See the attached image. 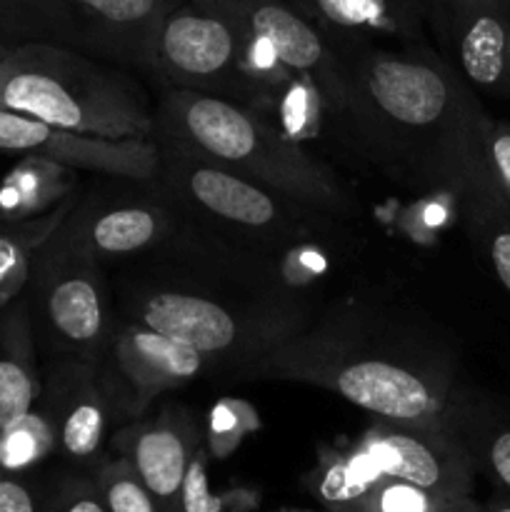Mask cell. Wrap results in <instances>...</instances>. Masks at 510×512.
Segmentation results:
<instances>
[{
    "label": "cell",
    "mask_w": 510,
    "mask_h": 512,
    "mask_svg": "<svg viewBox=\"0 0 510 512\" xmlns=\"http://www.w3.org/2000/svg\"><path fill=\"white\" fill-rule=\"evenodd\" d=\"M485 160H488L495 200L510 215V123L490 120L488 138H485Z\"/></svg>",
    "instance_id": "28"
},
{
    "label": "cell",
    "mask_w": 510,
    "mask_h": 512,
    "mask_svg": "<svg viewBox=\"0 0 510 512\" xmlns=\"http://www.w3.org/2000/svg\"><path fill=\"white\" fill-rule=\"evenodd\" d=\"M303 315L288 305L250 310L188 290H153L138 305L135 323L188 345L203 360H235L253 365L298 338Z\"/></svg>",
    "instance_id": "7"
},
{
    "label": "cell",
    "mask_w": 510,
    "mask_h": 512,
    "mask_svg": "<svg viewBox=\"0 0 510 512\" xmlns=\"http://www.w3.org/2000/svg\"><path fill=\"white\" fill-rule=\"evenodd\" d=\"M0 108L110 140H148L155 133V113L133 70L55 45L5 50Z\"/></svg>",
    "instance_id": "4"
},
{
    "label": "cell",
    "mask_w": 510,
    "mask_h": 512,
    "mask_svg": "<svg viewBox=\"0 0 510 512\" xmlns=\"http://www.w3.org/2000/svg\"><path fill=\"white\" fill-rule=\"evenodd\" d=\"M158 153V175H163L165 185L173 190V198L228 228L268 235L275 243H283L298 235L318 233L320 215H328L195 155L160 145Z\"/></svg>",
    "instance_id": "8"
},
{
    "label": "cell",
    "mask_w": 510,
    "mask_h": 512,
    "mask_svg": "<svg viewBox=\"0 0 510 512\" xmlns=\"http://www.w3.org/2000/svg\"><path fill=\"white\" fill-rule=\"evenodd\" d=\"M43 408L55 430V448L70 460H93L108 430L110 400L93 360H65L50 375Z\"/></svg>",
    "instance_id": "16"
},
{
    "label": "cell",
    "mask_w": 510,
    "mask_h": 512,
    "mask_svg": "<svg viewBox=\"0 0 510 512\" xmlns=\"http://www.w3.org/2000/svg\"><path fill=\"white\" fill-rule=\"evenodd\" d=\"M243 373L320 385L383 423L455 430L463 418L448 365L368 335H298Z\"/></svg>",
    "instance_id": "2"
},
{
    "label": "cell",
    "mask_w": 510,
    "mask_h": 512,
    "mask_svg": "<svg viewBox=\"0 0 510 512\" xmlns=\"http://www.w3.org/2000/svg\"><path fill=\"white\" fill-rule=\"evenodd\" d=\"M205 10L223 15L243 33L258 53L278 60L298 80L318 93L328 115L340 113L338 55L318 28L290 0H190Z\"/></svg>",
    "instance_id": "9"
},
{
    "label": "cell",
    "mask_w": 510,
    "mask_h": 512,
    "mask_svg": "<svg viewBox=\"0 0 510 512\" xmlns=\"http://www.w3.org/2000/svg\"><path fill=\"white\" fill-rule=\"evenodd\" d=\"M440 28L470 88L510 98V0H435Z\"/></svg>",
    "instance_id": "14"
},
{
    "label": "cell",
    "mask_w": 510,
    "mask_h": 512,
    "mask_svg": "<svg viewBox=\"0 0 510 512\" xmlns=\"http://www.w3.org/2000/svg\"><path fill=\"white\" fill-rule=\"evenodd\" d=\"M40 303L58 340L80 353H93L105 343V290L95 258L75 248L63 233H53L38 255Z\"/></svg>",
    "instance_id": "13"
},
{
    "label": "cell",
    "mask_w": 510,
    "mask_h": 512,
    "mask_svg": "<svg viewBox=\"0 0 510 512\" xmlns=\"http://www.w3.org/2000/svg\"><path fill=\"white\" fill-rule=\"evenodd\" d=\"M63 165L38 158H23L0 183V218L5 223H23L45 208L60 193Z\"/></svg>",
    "instance_id": "19"
},
{
    "label": "cell",
    "mask_w": 510,
    "mask_h": 512,
    "mask_svg": "<svg viewBox=\"0 0 510 512\" xmlns=\"http://www.w3.org/2000/svg\"><path fill=\"white\" fill-rule=\"evenodd\" d=\"M155 140L220 165L263 188L335 215H353L355 203L320 160L270 125L255 110L200 90L170 88L155 110Z\"/></svg>",
    "instance_id": "3"
},
{
    "label": "cell",
    "mask_w": 510,
    "mask_h": 512,
    "mask_svg": "<svg viewBox=\"0 0 510 512\" xmlns=\"http://www.w3.org/2000/svg\"><path fill=\"white\" fill-rule=\"evenodd\" d=\"M45 512H110L100 495L98 485L80 478H68L58 485L50 498H45Z\"/></svg>",
    "instance_id": "29"
},
{
    "label": "cell",
    "mask_w": 510,
    "mask_h": 512,
    "mask_svg": "<svg viewBox=\"0 0 510 512\" xmlns=\"http://www.w3.org/2000/svg\"><path fill=\"white\" fill-rule=\"evenodd\" d=\"M218 500L210 495L208 475H205L203 453H195L185 473L183 488H180L178 510L175 512H218Z\"/></svg>",
    "instance_id": "30"
},
{
    "label": "cell",
    "mask_w": 510,
    "mask_h": 512,
    "mask_svg": "<svg viewBox=\"0 0 510 512\" xmlns=\"http://www.w3.org/2000/svg\"><path fill=\"white\" fill-rule=\"evenodd\" d=\"M0 150L115 178L150 180L160 170L158 145L150 140H110L73 133L8 108H0Z\"/></svg>",
    "instance_id": "11"
},
{
    "label": "cell",
    "mask_w": 510,
    "mask_h": 512,
    "mask_svg": "<svg viewBox=\"0 0 510 512\" xmlns=\"http://www.w3.org/2000/svg\"><path fill=\"white\" fill-rule=\"evenodd\" d=\"M0 512H45V498L20 473L0 468Z\"/></svg>",
    "instance_id": "31"
},
{
    "label": "cell",
    "mask_w": 510,
    "mask_h": 512,
    "mask_svg": "<svg viewBox=\"0 0 510 512\" xmlns=\"http://www.w3.org/2000/svg\"><path fill=\"white\" fill-rule=\"evenodd\" d=\"M440 512H483V505L470 500V495H458V498H448Z\"/></svg>",
    "instance_id": "32"
},
{
    "label": "cell",
    "mask_w": 510,
    "mask_h": 512,
    "mask_svg": "<svg viewBox=\"0 0 510 512\" xmlns=\"http://www.w3.org/2000/svg\"><path fill=\"white\" fill-rule=\"evenodd\" d=\"M380 473L363 450L335 455L325 463L318 478V495L328 508L338 512H363L365 498Z\"/></svg>",
    "instance_id": "21"
},
{
    "label": "cell",
    "mask_w": 510,
    "mask_h": 512,
    "mask_svg": "<svg viewBox=\"0 0 510 512\" xmlns=\"http://www.w3.org/2000/svg\"><path fill=\"white\" fill-rule=\"evenodd\" d=\"M483 512H510V495L498 493L490 503L483 505Z\"/></svg>",
    "instance_id": "33"
},
{
    "label": "cell",
    "mask_w": 510,
    "mask_h": 512,
    "mask_svg": "<svg viewBox=\"0 0 510 512\" xmlns=\"http://www.w3.org/2000/svg\"><path fill=\"white\" fill-rule=\"evenodd\" d=\"M163 230V213L143 205H123L93 220H78L75 230H60L75 248L95 255H130L155 243Z\"/></svg>",
    "instance_id": "18"
},
{
    "label": "cell",
    "mask_w": 510,
    "mask_h": 512,
    "mask_svg": "<svg viewBox=\"0 0 510 512\" xmlns=\"http://www.w3.org/2000/svg\"><path fill=\"white\" fill-rule=\"evenodd\" d=\"M98 490L110 512H160L128 458L100 470Z\"/></svg>",
    "instance_id": "24"
},
{
    "label": "cell",
    "mask_w": 510,
    "mask_h": 512,
    "mask_svg": "<svg viewBox=\"0 0 510 512\" xmlns=\"http://www.w3.org/2000/svg\"><path fill=\"white\" fill-rule=\"evenodd\" d=\"M380 475L405 480L443 498L470 495L475 458L465 440L450 428L433 425H398L378 420L360 440Z\"/></svg>",
    "instance_id": "10"
},
{
    "label": "cell",
    "mask_w": 510,
    "mask_h": 512,
    "mask_svg": "<svg viewBox=\"0 0 510 512\" xmlns=\"http://www.w3.org/2000/svg\"><path fill=\"white\" fill-rule=\"evenodd\" d=\"M150 75L168 90H200L255 113L273 103L280 83L295 78L275 60L258 58L230 20L190 0L175 3L160 20Z\"/></svg>",
    "instance_id": "5"
},
{
    "label": "cell",
    "mask_w": 510,
    "mask_h": 512,
    "mask_svg": "<svg viewBox=\"0 0 510 512\" xmlns=\"http://www.w3.org/2000/svg\"><path fill=\"white\" fill-rule=\"evenodd\" d=\"M338 118L393 178L495 203L485 160L490 118L453 65L423 43L365 45L335 53Z\"/></svg>",
    "instance_id": "1"
},
{
    "label": "cell",
    "mask_w": 510,
    "mask_h": 512,
    "mask_svg": "<svg viewBox=\"0 0 510 512\" xmlns=\"http://www.w3.org/2000/svg\"><path fill=\"white\" fill-rule=\"evenodd\" d=\"M445 500L413 483L380 475L365 498L363 512H440Z\"/></svg>",
    "instance_id": "26"
},
{
    "label": "cell",
    "mask_w": 510,
    "mask_h": 512,
    "mask_svg": "<svg viewBox=\"0 0 510 512\" xmlns=\"http://www.w3.org/2000/svg\"><path fill=\"white\" fill-rule=\"evenodd\" d=\"M5 50H8V45H5L3 40H0V58H3V55H5Z\"/></svg>",
    "instance_id": "34"
},
{
    "label": "cell",
    "mask_w": 510,
    "mask_h": 512,
    "mask_svg": "<svg viewBox=\"0 0 510 512\" xmlns=\"http://www.w3.org/2000/svg\"><path fill=\"white\" fill-rule=\"evenodd\" d=\"M38 235H48L40 225L5 223L0 228V305L8 303L23 288L30 273V250Z\"/></svg>",
    "instance_id": "23"
},
{
    "label": "cell",
    "mask_w": 510,
    "mask_h": 512,
    "mask_svg": "<svg viewBox=\"0 0 510 512\" xmlns=\"http://www.w3.org/2000/svg\"><path fill=\"white\" fill-rule=\"evenodd\" d=\"M55 450V430L45 408H33L13 428L0 433V468L23 473Z\"/></svg>",
    "instance_id": "22"
},
{
    "label": "cell",
    "mask_w": 510,
    "mask_h": 512,
    "mask_svg": "<svg viewBox=\"0 0 510 512\" xmlns=\"http://www.w3.org/2000/svg\"><path fill=\"white\" fill-rule=\"evenodd\" d=\"M203 365V355L188 345L140 323H130L110 340L100 380L110 408L125 418H135L158 393L198 378Z\"/></svg>",
    "instance_id": "12"
},
{
    "label": "cell",
    "mask_w": 510,
    "mask_h": 512,
    "mask_svg": "<svg viewBox=\"0 0 510 512\" xmlns=\"http://www.w3.org/2000/svg\"><path fill=\"white\" fill-rule=\"evenodd\" d=\"M473 453L475 465H483L490 478L498 483L500 493L510 495V425L470 428V435H460Z\"/></svg>",
    "instance_id": "27"
},
{
    "label": "cell",
    "mask_w": 510,
    "mask_h": 512,
    "mask_svg": "<svg viewBox=\"0 0 510 512\" xmlns=\"http://www.w3.org/2000/svg\"><path fill=\"white\" fill-rule=\"evenodd\" d=\"M120 448L133 463L160 512L178 510L185 473L198 453V425L183 410H165L120 435Z\"/></svg>",
    "instance_id": "17"
},
{
    "label": "cell",
    "mask_w": 510,
    "mask_h": 512,
    "mask_svg": "<svg viewBox=\"0 0 510 512\" xmlns=\"http://www.w3.org/2000/svg\"><path fill=\"white\" fill-rule=\"evenodd\" d=\"M323 33L333 53L385 43H420L423 0H290Z\"/></svg>",
    "instance_id": "15"
},
{
    "label": "cell",
    "mask_w": 510,
    "mask_h": 512,
    "mask_svg": "<svg viewBox=\"0 0 510 512\" xmlns=\"http://www.w3.org/2000/svg\"><path fill=\"white\" fill-rule=\"evenodd\" d=\"M180 0H0V40L55 45L153 73L163 15Z\"/></svg>",
    "instance_id": "6"
},
{
    "label": "cell",
    "mask_w": 510,
    "mask_h": 512,
    "mask_svg": "<svg viewBox=\"0 0 510 512\" xmlns=\"http://www.w3.org/2000/svg\"><path fill=\"white\" fill-rule=\"evenodd\" d=\"M43 388L30 358L28 338L0 350V433L13 428L38 405Z\"/></svg>",
    "instance_id": "20"
},
{
    "label": "cell",
    "mask_w": 510,
    "mask_h": 512,
    "mask_svg": "<svg viewBox=\"0 0 510 512\" xmlns=\"http://www.w3.org/2000/svg\"><path fill=\"white\" fill-rule=\"evenodd\" d=\"M473 233L483 243L495 275L510 293V215L500 205L485 203L468 208Z\"/></svg>",
    "instance_id": "25"
}]
</instances>
